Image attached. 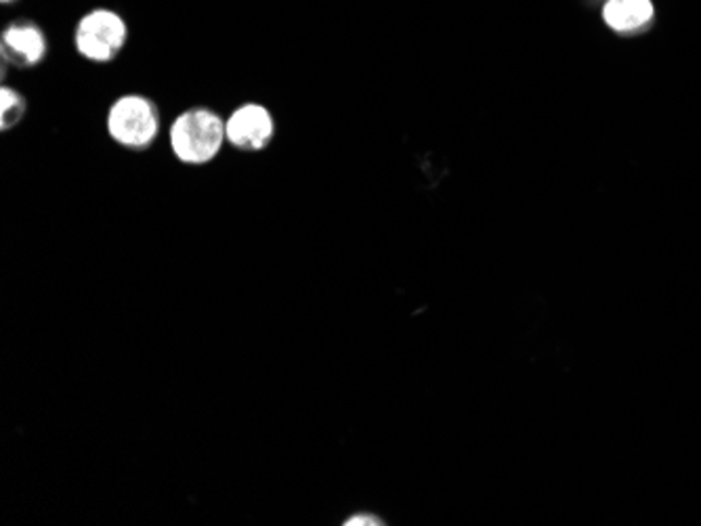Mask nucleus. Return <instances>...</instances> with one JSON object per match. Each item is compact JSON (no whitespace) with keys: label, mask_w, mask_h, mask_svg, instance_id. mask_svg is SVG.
<instances>
[{"label":"nucleus","mask_w":701,"mask_h":526,"mask_svg":"<svg viewBox=\"0 0 701 526\" xmlns=\"http://www.w3.org/2000/svg\"><path fill=\"white\" fill-rule=\"evenodd\" d=\"M170 150L188 166H204L218 156L225 139V120L209 107H191L170 124Z\"/></svg>","instance_id":"obj_1"},{"label":"nucleus","mask_w":701,"mask_h":526,"mask_svg":"<svg viewBox=\"0 0 701 526\" xmlns=\"http://www.w3.org/2000/svg\"><path fill=\"white\" fill-rule=\"evenodd\" d=\"M106 129L120 147L145 152L154 145L163 129L161 109L143 95H124L109 106Z\"/></svg>","instance_id":"obj_2"},{"label":"nucleus","mask_w":701,"mask_h":526,"mask_svg":"<svg viewBox=\"0 0 701 526\" xmlns=\"http://www.w3.org/2000/svg\"><path fill=\"white\" fill-rule=\"evenodd\" d=\"M129 43V26L111 9H93L82 15L74 29L76 51L93 63H109Z\"/></svg>","instance_id":"obj_3"},{"label":"nucleus","mask_w":701,"mask_h":526,"mask_svg":"<svg viewBox=\"0 0 701 526\" xmlns=\"http://www.w3.org/2000/svg\"><path fill=\"white\" fill-rule=\"evenodd\" d=\"M275 134V120L270 109L259 104H243L231 111L225 120V139L227 143L242 152L257 154L270 147Z\"/></svg>","instance_id":"obj_4"},{"label":"nucleus","mask_w":701,"mask_h":526,"mask_svg":"<svg viewBox=\"0 0 701 526\" xmlns=\"http://www.w3.org/2000/svg\"><path fill=\"white\" fill-rule=\"evenodd\" d=\"M49 53V40L43 27L29 20H17L4 27L0 38L2 65L13 70H32Z\"/></svg>","instance_id":"obj_5"},{"label":"nucleus","mask_w":701,"mask_h":526,"mask_svg":"<svg viewBox=\"0 0 701 526\" xmlns=\"http://www.w3.org/2000/svg\"><path fill=\"white\" fill-rule=\"evenodd\" d=\"M605 24L616 32H634L653 20L651 0H607L603 9Z\"/></svg>","instance_id":"obj_6"},{"label":"nucleus","mask_w":701,"mask_h":526,"mask_svg":"<svg viewBox=\"0 0 701 526\" xmlns=\"http://www.w3.org/2000/svg\"><path fill=\"white\" fill-rule=\"evenodd\" d=\"M27 111L26 97L11 86L0 88V131L15 129Z\"/></svg>","instance_id":"obj_7"},{"label":"nucleus","mask_w":701,"mask_h":526,"mask_svg":"<svg viewBox=\"0 0 701 526\" xmlns=\"http://www.w3.org/2000/svg\"><path fill=\"white\" fill-rule=\"evenodd\" d=\"M345 525L347 526H378V525H384L378 516H375V514H355V516H350V518H347L345 521Z\"/></svg>","instance_id":"obj_8"},{"label":"nucleus","mask_w":701,"mask_h":526,"mask_svg":"<svg viewBox=\"0 0 701 526\" xmlns=\"http://www.w3.org/2000/svg\"><path fill=\"white\" fill-rule=\"evenodd\" d=\"M2 4H11V2H15V0H0Z\"/></svg>","instance_id":"obj_9"}]
</instances>
